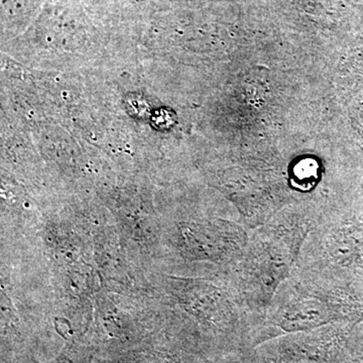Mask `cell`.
<instances>
[{
    "label": "cell",
    "instance_id": "3",
    "mask_svg": "<svg viewBox=\"0 0 363 363\" xmlns=\"http://www.w3.org/2000/svg\"><path fill=\"white\" fill-rule=\"evenodd\" d=\"M296 269L363 301V198L321 211Z\"/></svg>",
    "mask_w": 363,
    "mask_h": 363
},
{
    "label": "cell",
    "instance_id": "2",
    "mask_svg": "<svg viewBox=\"0 0 363 363\" xmlns=\"http://www.w3.org/2000/svg\"><path fill=\"white\" fill-rule=\"evenodd\" d=\"M333 324H363L362 298L295 269L253 330V348L279 336Z\"/></svg>",
    "mask_w": 363,
    "mask_h": 363
},
{
    "label": "cell",
    "instance_id": "5",
    "mask_svg": "<svg viewBox=\"0 0 363 363\" xmlns=\"http://www.w3.org/2000/svg\"><path fill=\"white\" fill-rule=\"evenodd\" d=\"M362 330V328H360ZM348 363H363V334L362 331V338L358 342L357 347H355L354 352L351 357L350 362Z\"/></svg>",
    "mask_w": 363,
    "mask_h": 363
},
{
    "label": "cell",
    "instance_id": "4",
    "mask_svg": "<svg viewBox=\"0 0 363 363\" xmlns=\"http://www.w3.org/2000/svg\"><path fill=\"white\" fill-rule=\"evenodd\" d=\"M360 338L359 325L352 324L286 334L253 348L247 363H348Z\"/></svg>",
    "mask_w": 363,
    "mask_h": 363
},
{
    "label": "cell",
    "instance_id": "1",
    "mask_svg": "<svg viewBox=\"0 0 363 363\" xmlns=\"http://www.w3.org/2000/svg\"><path fill=\"white\" fill-rule=\"evenodd\" d=\"M320 213L314 207L289 208L250 231L247 247L229 279L252 318L253 330L279 286L297 267Z\"/></svg>",
    "mask_w": 363,
    "mask_h": 363
},
{
    "label": "cell",
    "instance_id": "6",
    "mask_svg": "<svg viewBox=\"0 0 363 363\" xmlns=\"http://www.w3.org/2000/svg\"><path fill=\"white\" fill-rule=\"evenodd\" d=\"M360 328H362V334H363V324H360Z\"/></svg>",
    "mask_w": 363,
    "mask_h": 363
}]
</instances>
